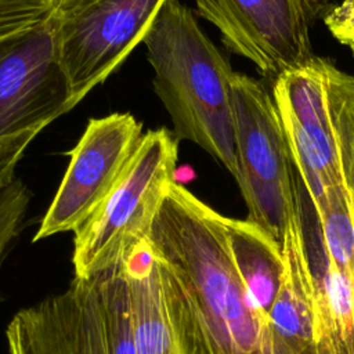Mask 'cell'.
I'll use <instances>...</instances> for the list:
<instances>
[{
	"mask_svg": "<svg viewBox=\"0 0 354 354\" xmlns=\"http://www.w3.org/2000/svg\"><path fill=\"white\" fill-rule=\"evenodd\" d=\"M227 217L171 183L147 242L183 354H271L268 319L236 270Z\"/></svg>",
	"mask_w": 354,
	"mask_h": 354,
	"instance_id": "6da1fadb",
	"label": "cell"
},
{
	"mask_svg": "<svg viewBox=\"0 0 354 354\" xmlns=\"http://www.w3.org/2000/svg\"><path fill=\"white\" fill-rule=\"evenodd\" d=\"M142 43L174 137L201 147L235 178L234 71L227 58L180 0H165Z\"/></svg>",
	"mask_w": 354,
	"mask_h": 354,
	"instance_id": "7a4b0ae2",
	"label": "cell"
},
{
	"mask_svg": "<svg viewBox=\"0 0 354 354\" xmlns=\"http://www.w3.org/2000/svg\"><path fill=\"white\" fill-rule=\"evenodd\" d=\"M270 87L296 176L313 205L333 188L353 199L354 75L314 55Z\"/></svg>",
	"mask_w": 354,
	"mask_h": 354,
	"instance_id": "3957f363",
	"label": "cell"
},
{
	"mask_svg": "<svg viewBox=\"0 0 354 354\" xmlns=\"http://www.w3.org/2000/svg\"><path fill=\"white\" fill-rule=\"evenodd\" d=\"M178 140L166 127L144 133L120 183L73 232L75 278L93 279L116 267L142 242L167 188L176 181Z\"/></svg>",
	"mask_w": 354,
	"mask_h": 354,
	"instance_id": "277c9868",
	"label": "cell"
},
{
	"mask_svg": "<svg viewBox=\"0 0 354 354\" xmlns=\"http://www.w3.org/2000/svg\"><path fill=\"white\" fill-rule=\"evenodd\" d=\"M235 181L248 220L279 243L296 216V173L288 141L264 82L234 72L232 76Z\"/></svg>",
	"mask_w": 354,
	"mask_h": 354,
	"instance_id": "5b68a950",
	"label": "cell"
},
{
	"mask_svg": "<svg viewBox=\"0 0 354 354\" xmlns=\"http://www.w3.org/2000/svg\"><path fill=\"white\" fill-rule=\"evenodd\" d=\"M165 0H55L50 17L77 105L144 40Z\"/></svg>",
	"mask_w": 354,
	"mask_h": 354,
	"instance_id": "8992f818",
	"label": "cell"
},
{
	"mask_svg": "<svg viewBox=\"0 0 354 354\" xmlns=\"http://www.w3.org/2000/svg\"><path fill=\"white\" fill-rule=\"evenodd\" d=\"M325 8L326 0H195L224 47L252 62L270 86L315 55L311 29Z\"/></svg>",
	"mask_w": 354,
	"mask_h": 354,
	"instance_id": "52a82bcc",
	"label": "cell"
},
{
	"mask_svg": "<svg viewBox=\"0 0 354 354\" xmlns=\"http://www.w3.org/2000/svg\"><path fill=\"white\" fill-rule=\"evenodd\" d=\"M142 136V123L129 112L90 119L69 151L68 167L33 242L75 232L120 183Z\"/></svg>",
	"mask_w": 354,
	"mask_h": 354,
	"instance_id": "ba28073f",
	"label": "cell"
},
{
	"mask_svg": "<svg viewBox=\"0 0 354 354\" xmlns=\"http://www.w3.org/2000/svg\"><path fill=\"white\" fill-rule=\"evenodd\" d=\"M75 106L50 18L0 40V138L41 131Z\"/></svg>",
	"mask_w": 354,
	"mask_h": 354,
	"instance_id": "9c48e42d",
	"label": "cell"
},
{
	"mask_svg": "<svg viewBox=\"0 0 354 354\" xmlns=\"http://www.w3.org/2000/svg\"><path fill=\"white\" fill-rule=\"evenodd\" d=\"M6 340L8 354H108L95 279L73 278L62 292L17 311Z\"/></svg>",
	"mask_w": 354,
	"mask_h": 354,
	"instance_id": "30bf717a",
	"label": "cell"
},
{
	"mask_svg": "<svg viewBox=\"0 0 354 354\" xmlns=\"http://www.w3.org/2000/svg\"><path fill=\"white\" fill-rule=\"evenodd\" d=\"M296 201L313 275L317 350L321 354H354V279L326 256L315 210L297 176Z\"/></svg>",
	"mask_w": 354,
	"mask_h": 354,
	"instance_id": "8fae6325",
	"label": "cell"
},
{
	"mask_svg": "<svg viewBox=\"0 0 354 354\" xmlns=\"http://www.w3.org/2000/svg\"><path fill=\"white\" fill-rule=\"evenodd\" d=\"M283 271L268 314L271 354H318L314 340L313 275L299 210L281 241Z\"/></svg>",
	"mask_w": 354,
	"mask_h": 354,
	"instance_id": "7c38bea8",
	"label": "cell"
},
{
	"mask_svg": "<svg viewBox=\"0 0 354 354\" xmlns=\"http://www.w3.org/2000/svg\"><path fill=\"white\" fill-rule=\"evenodd\" d=\"M120 264L130 286L138 354H183L170 324L159 264L147 238Z\"/></svg>",
	"mask_w": 354,
	"mask_h": 354,
	"instance_id": "4fadbf2b",
	"label": "cell"
},
{
	"mask_svg": "<svg viewBox=\"0 0 354 354\" xmlns=\"http://www.w3.org/2000/svg\"><path fill=\"white\" fill-rule=\"evenodd\" d=\"M225 221L239 277L259 314L268 319L283 271L281 243L248 218L227 217Z\"/></svg>",
	"mask_w": 354,
	"mask_h": 354,
	"instance_id": "5bb4252c",
	"label": "cell"
},
{
	"mask_svg": "<svg viewBox=\"0 0 354 354\" xmlns=\"http://www.w3.org/2000/svg\"><path fill=\"white\" fill-rule=\"evenodd\" d=\"M108 354H138L129 281L122 264L97 275Z\"/></svg>",
	"mask_w": 354,
	"mask_h": 354,
	"instance_id": "9a60e30c",
	"label": "cell"
},
{
	"mask_svg": "<svg viewBox=\"0 0 354 354\" xmlns=\"http://www.w3.org/2000/svg\"><path fill=\"white\" fill-rule=\"evenodd\" d=\"M313 207L326 256L354 279V205L350 194L333 188Z\"/></svg>",
	"mask_w": 354,
	"mask_h": 354,
	"instance_id": "2e32d148",
	"label": "cell"
},
{
	"mask_svg": "<svg viewBox=\"0 0 354 354\" xmlns=\"http://www.w3.org/2000/svg\"><path fill=\"white\" fill-rule=\"evenodd\" d=\"M55 0H0V40L46 22Z\"/></svg>",
	"mask_w": 354,
	"mask_h": 354,
	"instance_id": "e0dca14e",
	"label": "cell"
},
{
	"mask_svg": "<svg viewBox=\"0 0 354 354\" xmlns=\"http://www.w3.org/2000/svg\"><path fill=\"white\" fill-rule=\"evenodd\" d=\"M29 202L30 194L19 180H14L0 196V270L12 241L19 232Z\"/></svg>",
	"mask_w": 354,
	"mask_h": 354,
	"instance_id": "ac0fdd59",
	"label": "cell"
},
{
	"mask_svg": "<svg viewBox=\"0 0 354 354\" xmlns=\"http://www.w3.org/2000/svg\"><path fill=\"white\" fill-rule=\"evenodd\" d=\"M40 131L32 130L0 138V196L12 184L17 165Z\"/></svg>",
	"mask_w": 354,
	"mask_h": 354,
	"instance_id": "d6986e66",
	"label": "cell"
},
{
	"mask_svg": "<svg viewBox=\"0 0 354 354\" xmlns=\"http://www.w3.org/2000/svg\"><path fill=\"white\" fill-rule=\"evenodd\" d=\"M324 24L340 44L354 53V0H342L324 14Z\"/></svg>",
	"mask_w": 354,
	"mask_h": 354,
	"instance_id": "ffe728a7",
	"label": "cell"
},
{
	"mask_svg": "<svg viewBox=\"0 0 354 354\" xmlns=\"http://www.w3.org/2000/svg\"><path fill=\"white\" fill-rule=\"evenodd\" d=\"M353 205H354V191H353Z\"/></svg>",
	"mask_w": 354,
	"mask_h": 354,
	"instance_id": "44dd1931",
	"label": "cell"
},
{
	"mask_svg": "<svg viewBox=\"0 0 354 354\" xmlns=\"http://www.w3.org/2000/svg\"><path fill=\"white\" fill-rule=\"evenodd\" d=\"M318 354H321V353H318Z\"/></svg>",
	"mask_w": 354,
	"mask_h": 354,
	"instance_id": "7402d4cb",
	"label": "cell"
}]
</instances>
